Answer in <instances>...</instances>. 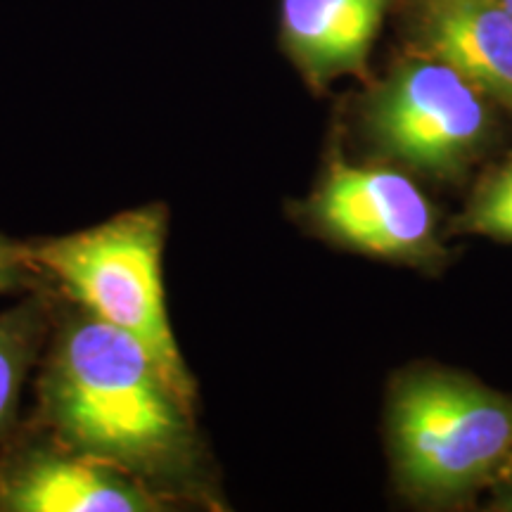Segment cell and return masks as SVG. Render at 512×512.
I'll return each instance as SVG.
<instances>
[{
  "label": "cell",
  "instance_id": "277c9868",
  "mask_svg": "<svg viewBox=\"0 0 512 512\" xmlns=\"http://www.w3.org/2000/svg\"><path fill=\"white\" fill-rule=\"evenodd\" d=\"M486 95L425 50L396 64L368 100V126L389 155L415 169L451 174L489 131Z\"/></svg>",
  "mask_w": 512,
  "mask_h": 512
},
{
  "label": "cell",
  "instance_id": "30bf717a",
  "mask_svg": "<svg viewBox=\"0 0 512 512\" xmlns=\"http://www.w3.org/2000/svg\"><path fill=\"white\" fill-rule=\"evenodd\" d=\"M465 221L477 233L512 240V164L484 185Z\"/></svg>",
  "mask_w": 512,
  "mask_h": 512
},
{
  "label": "cell",
  "instance_id": "9c48e42d",
  "mask_svg": "<svg viewBox=\"0 0 512 512\" xmlns=\"http://www.w3.org/2000/svg\"><path fill=\"white\" fill-rule=\"evenodd\" d=\"M38 337L34 306L0 316V427L15 413L19 389L27 375Z\"/></svg>",
  "mask_w": 512,
  "mask_h": 512
},
{
  "label": "cell",
  "instance_id": "ba28073f",
  "mask_svg": "<svg viewBox=\"0 0 512 512\" xmlns=\"http://www.w3.org/2000/svg\"><path fill=\"white\" fill-rule=\"evenodd\" d=\"M3 508L17 512H147L157 505L128 472L100 460L31 453L0 489Z\"/></svg>",
  "mask_w": 512,
  "mask_h": 512
},
{
  "label": "cell",
  "instance_id": "7a4b0ae2",
  "mask_svg": "<svg viewBox=\"0 0 512 512\" xmlns=\"http://www.w3.org/2000/svg\"><path fill=\"white\" fill-rule=\"evenodd\" d=\"M164 238V209L140 207L81 233L43 242L29 254L88 313L136 337L190 403L192 382L164 304Z\"/></svg>",
  "mask_w": 512,
  "mask_h": 512
},
{
  "label": "cell",
  "instance_id": "8992f818",
  "mask_svg": "<svg viewBox=\"0 0 512 512\" xmlns=\"http://www.w3.org/2000/svg\"><path fill=\"white\" fill-rule=\"evenodd\" d=\"M392 0H280V46L311 86L366 69Z\"/></svg>",
  "mask_w": 512,
  "mask_h": 512
},
{
  "label": "cell",
  "instance_id": "7c38bea8",
  "mask_svg": "<svg viewBox=\"0 0 512 512\" xmlns=\"http://www.w3.org/2000/svg\"><path fill=\"white\" fill-rule=\"evenodd\" d=\"M501 3H503V8H505V10H508V12H510V15H512V0H501Z\"/></svg>",
  "mask_w": 512,
  "mask_h": 512
},
{
  "label": "cell",
  "instance_id": "3957f363",
  "mask_svg": "<svg viewBox=\"0 0 512 512\" xmlns=\"http://www.w3.org/2000/svg\"><path fill=\"white\" fill-rule=\"evenodd\" d=\"M392 430L408 484L425 494H456L508 453L512 411L472 384L420 377L396 394Z\"/></svg>",
  "mask_w": 512,
  "mask_h": 512
},
{
  "label": "cell",
  "instance_id": "5b68a950",
  "mask_svg": "<svg viewBox=\"0 0 512 512\" xmlns=\"http://www.w3.org/2000/svg\"><path fill=\"white\" fill-rule=\"evenodd\" d=\"M313 214L328 233L368 254L406 259L432 245L434 216L425 195L389 169L335 164L313 200Z\"/></svg>",
  "mask_w": 512,
  "mask_h": 512
},
{
  "label": "cell",
  "instance_id": "8fae6325",
  "mask_svg": "<svg viewBox=\"0 0 512 512\" xmlns=\"http://www.w3.org/2000/svg\"><path fill=\"white\" fill-rule=\"evenodd\" d=\"M31 261L29 249L0 235V292L17 290L29 280Z\"/></svg>",
  "mask_w": 512,
  "mask_h": 512
},
{
  "label": "cell",
  "instance_id": "6da1fadb",
  "mask_svg": "<svg viewBox=\"0 0 512 512\" xmlns=\"http://www.w3.org/2000/svg\"><path fill=\"white\" fill-rule=\"evenodd\" d=\"M43 399L74 453L128 475H166L188 453L190 403L136 337L93 313L64 328Z\"/></svg>",
  "mask_w": 512,
  "mask_h": 512
},
{
  "label": "cell",
  "instance_id": "52a82bcc",
  "mask_svg": "<svg viewBox=\"0 0 512 512\" xmlns=\"http://www.w3.org/2000/svg\"><path fill=\"white\" fill-rule=\"evenodd\" d=\"M425 53L512 112V15L501 0H415Z\"/></svg>",
  "mask_w": 512,
  "mask_h": 512
}]
</instances>
